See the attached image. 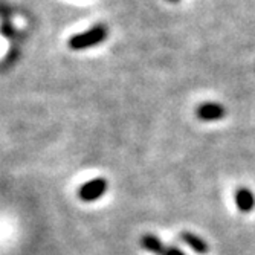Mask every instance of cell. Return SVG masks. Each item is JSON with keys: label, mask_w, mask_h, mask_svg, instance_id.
Masks as SVG:
<instances>
[{"label": "cell", "mask_w": 255, "mask_h": 255, "mask_svg": "<svg viewBox=\"0 0 255 255\" xmlns=\"http://www.w3.org/2000/svg\"><path fill=\"white\" fill-rule=\"evenodd\" d=\"M197 118L202 120V121H206V123H214V121H220L225 115H226V110L222 104L219 103H213V101H208V103H202L199 107H197Z\"/></svg>", "instance_id": "3"}, {"label": "cell", "mask_w": 255, "mask_h": 255, "mask_svg": "<svg viewBox=\"0 0 255 255\" xmlns=\"http://www.w3.org/2000/svg\"><path fill=\"white\" fill-rule=\"evenodd\" d=\"M168 2H177V0H168Z\"/></svg>", "instance_id": "7"}, {"label": "cell", "mask_w": 255, "mask_h": 255, "mask_svg": "<svg viewBox=\"0 0 255 255\" xmlns=\"http://www.w3.org/2000/svg\"><path fill=\"white\" fill-rule=\"evenodd\" d=\"M180 237H182V240L187 243L194 252H197L200 255H205V254L210 252V246H208V243L202 237H199V236H196L193 233H188V231L182 233Z\"/></svg>", "instance_id": "6"}, {"label": "cell", "mask_w": 255, "mask_h": 255, "mask_svg": "<svg viewBox=\"0 0 255 255\" xmlns=\"http://www.w3.org/2000/svg\"><path fill=\"white\" fill-rule=\"evenodd\" d=\"M141 245L153 252L154 255H185L180 249L174 248V246H164L162 245V242L156 237V236H151V234H147L141 239Z\"/></svg>", "instance_id": "4"}, {"label": "cell", "mask_w": 255, "mask_h": 255, "mask_svg": "<svg viewBox=\"0 0 255 255\" xmlns=\"http://www.w3.org/2000/svg\"><path fill=\"white\" fill-rule=\"evenodd\" d=\"M236 205L239 208V211L251 213L255 208V196H254V193L246 187L237 188V191H236Z\"/></svg>", "instance_id": "5"}, {"label": "cell", "mask_w": 255, "mask_h": 255, "mask_svg": "<svg viewBox=\"0 0 255 255\" xmlns=\"http://www.w3.org/2000/svg\"><path fill=\"white\" fill-rule=\"evenodd\" d=\"M107 190V182L101 177L92 179L78 190V197L84 202H94L100 199Z\"/></svg>", "instance_id": "2"}, {"label": "cell", "mask_w": 255, "mask_h": 255, "mask_svg": "<svg viewBox=\"0 0 255 255\" xmlns=\"http://www.w3.org/2000/svg\"><path fill=\"white\" fill-rule=\"evenodd\" d=\"M104 37H106V31L103 28H94L87 32L72 37L69 44H71L72 49H84V48H89V46L98 44L100 41L104 40Z\"/></svg>", "instance_id": "1"}]
</instances>
